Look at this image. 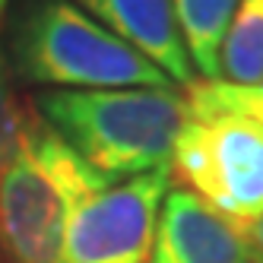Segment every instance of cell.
<instances>
[{"label": "cell", "mask_w": 263, "mask_h": 263, "mask_svg": "<svg viewBox=\"0 0 263 263\" xmlns=\"http://www.w3.org/2000/svg\"><path fill=\"white\" fill-rule=\"evenodd\" d=\"M146 263H251L241 229L184 187H168Z\"/></svg>", "instance_id": "obj_6"}, {"label": "cell", "mask_w": 263, "mask_h": 263, "mask_svg": "<svg viewBox=\"0 0 263 263\" xmlns=\"http://www.w3.org/2000/svg\"><path fill=\"white\" fill-rule=\"evenodd\" d=\"M111 181L73 153L23 105L20 134L0 168V257L4 263H58L70 216Z\"/></svg>", "instance_id": "obj_3"}, {"label": "cell", "mask_w": 263, "mask_h": 263, "mask_svg": "<svg viewBox=\"0 0 263 263\" xmlns=\"http://www.w3.org/2000/svg\"><path fill=\"white\" fill-rule=\"evenodd\" d=\"M172 4L194 70L203 80H222L219 51L238 10V0H172Z\"/></svg>", "instance_id": "obj_8"}, {"label": "cell", "mask_w": 263, "mask_h": 263, "mask_svg": "<svg viewBox=\"0 0 263 263\" xmlns=\"http://www.w3.org/2000/svg\"><path fill=\"white\" fill-rule=\"evenodd\" d=\"M13 67L51 89H178L73 0H39L13 26Z\"/></svg>", "instance_id": "obj_4"}, {"label": "cell", "mask_w": 263, "mask_h": 263, "mask_svg": "<svg viewBox=\"0 0 263 263\" xmlns=\"http://www.w3.org/2000/svg\"><path fill=\"white\" fill-rule=\"evenodd\" d=\"M219 77L235 86H263V0H238L219 51Z\"/></svg>", "instance_id": "obj_9"}, {"label": "cell", "mask_w": 263, "mask_h": 263, "mask_svg": "<svg viewBox=\"0 0 263 263\" xmlns=\"http://www.w3.org/2000/svg\"><path fill=\"white\" fill-rule=\"evenodd\" d=\"M32 108L111 184L172 168L187 121L178 89H45Z\"/></svg>", "instance_id": "obj_2"}, {"label": "cell", "mask_w": 263, "mask_h": 263, "mask_svg": "<svg viewBox=\"0 0 263 263\" xmlns=\"http://www.w3.org/2000/svg\"><path fill=\"white\" fill-rule=\"evenodd\" d=\"M172 168L105 187L70 216L58 263H146Z\"/></svg>", "instance_id": "obj_5"}, {"label": "cell", "mask_w": 263, "mask_h": 263, "mask_svg": "<svg viewBox=\"0 0 263 263\" xmlns=\"http://www.w3.org/2000/svg\"><path fill=\"white\" fill-rule=\"evenodd\" d=\"M20 121H23V105L13 99V89L7 80V64H4V54H0V168H4L10 149L16 143Z\"/></svg>", "instance_id": "obj_10"}, {"label": "cell", "mask_w": 263, "mask_h": 263, "mask_svg": "<svg viewBox=\"0 0 263 263\" xmlns=\"http://www.w3.org/2000/svg\"><path fill=\"white\" fill-rule=\"evenodd\" d=\"M77 7L149 58L178 89L197 83L172 0H77Z\"/></svg>", "instance_id": "obj_7"}, {"label": "cell", "mask_w": 263, "mask_h": 263, "mask_svg": "<svg viewBox=\"0 0 263 263\" xmlns=\"http://www.w3.org/2000/svg\"><path fill=\"white\" fill-rule=\"evenodd\" d=\"M241 235H244V244H248V257L263 263V216H257Z\"/></svg>", "instance_id": "obj_11"}, {"label": "cell", "mask_w": 263, "mask_h": 263, "mask_svg": "<svg viewBox=\"0 0 263 263\" xmlns=\"http://www.w3.org/2000/svg\"><path fill=\"white\" fill-rule=\"evenodd\" d=\"M4 10H7V0H0V20H4Z\"/></svg>", "instance_id": "obj_12"}, {"label": "cell", "mask_w": 263, "mask_h": 263, "mask_svg": "<svg viewBox=\"0 0 263 263\" xmlns=\"http://www.w3.org/2000/svg\"><path fill=\"white\" fill-rule=\"evenodd\" d=\"M172 175L235 229L263 216V86L197 80Z\"/></svg>", "instance_id": "obj_1"}]
</instances>
